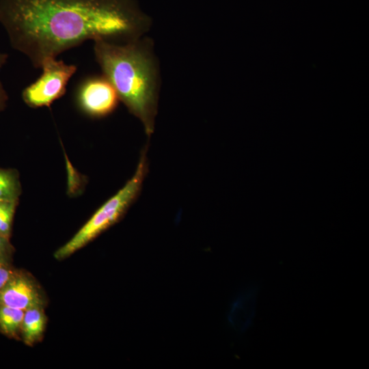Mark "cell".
Instances as JSON below:
<instances>
[{
	"mask_svg": "<svg viewBox=\"0 0 369 369\" xmlns=\"http://www.w3.org/2000/svg\"><path fill=\"white\" fill-rule=\"evenodd\" d=\"M0 23L12 48L39 68L44 59L90 39L136 40L152 19L137 0H0Z\"/></svg>",
	"mask_w": 369,
	"mask_h": 369,
	"instance_id": "1",
	"label": "cell"
},
{
	"mask_svg": "<svg viewBox=\"0 0 369 369\" xmlns=\"http://www.w3.org/2000/svg\"><path fill=\"white\" fill-rule=\"evenodd\" d=\"M94 50L102 74L150 137L154 131L161 87L153 40L145 36L125 44L96 40Z\"/></svg>",
	"mask_w": 369,
	"mask_h": 369,
	"instance_id": "2",
	"label": "cell"
},
{
	"mask_svg": "<svg viewBox=\"0 0 369 369\" xmlns=\"http://www.w3.org/2000/svg\"><path fill=\"white\" fill-rule=\"evenodd\" d=\"M147 152L148 145L141 150L132 177L96 211L70 241L55 251V258L61 260L70 256L116 223L124 215L138 197L148 172Z\"/></svg>",
	"mask_w": 369,
	"mask_h": 369,
	"instance_id": "3",
	"label": "cell"
},
{
	"mask_svg": "<svg viewBox=\"0 0 369 369\" xmlns=\"http://www.w3.org/2000/svg\"><path fill=\"white\" fill-rule=\"evenodd\" d=\"M40 68L42 74L22 92L24 102L34 108L49 107L62 97L70 79L77 70L76 66L66 64L56 57L44 59Z\"/></svg>",
	"mask_w": 369,
	"mask_h": 369,
	"instance_id": "4",
	"label": "cell"
},
{
	"mask_svg": "<svg viewBox=\"0 0 369 369\" xmlns=\"http://www.w3.org/2000/svg\"><path fill=\"white\" fill-rule=\"evenodd\" d=\"M76 97L80 109L93 118L109 115L120 101L114 87L103 74L83 80L77 90Z\"/></svg>",
	"mask_w": 369,
	"mask_h": 369,
	"instance_id": "5",
	"label": "cell"
},
{
	"mask_svg": "<svg viewBox=\"0 0 369 369\" xmlns=\"http://www.w3.org/2000/svg\"><path fill=\"white\" fill-rule=\"evenodd\" d=\"M0 305L27 310L42 307L43 300L35 284L27 277L18 274L0 290Z\"/></svg>",
	"mask_w": 369,
	"mask_h": 369,
	"instance_id": "6",
	"label": "cell"
},
{
	"mask_svg": "<svg viewBox=\"0 0 369 369\" xmlns=\"http://www.w3.org/2000/svg\"><path fill=\"white\" fill-rule=\"evenodd\" d=\"M256 289L249 288L241 295L232 305L229 320L239 331H245L255 316Z\"/></svg>",
	"mask_w": 369,
	"mask_h": 369,
	"instance_id": "7",
	"label": "cell"
},
{
	"mask_svg": "<svg viewBox=\"0 0 369 369\" xmlns=\"http://www.w3.org/2000/svg\"><path fill=\"white\" fill-rule=\"evenodd\" d=\"M46 316L42 307H34L25 311L20 331L25 343L33 345L43 334Z\"/></svg>",
	"mask_w": 369,
	"mask_h": 369,
	"instance_id": "8",
	"label": "cell"
},
{
	"mask_svg": "<svg viewBox=\"0 0 369 369\" xmlns=\"http://www.w3.org/2000/svg\"><path fill=\"white\" fill-rule=\"evenodd\" d=\"M25 311L0 305V330L7 336L14 337L21 329Z\"/></svg>",
	"mask_w": 369,
	"mask_h": 369,
	"instance_id": "9",
	"label": "cell"
},
{
	"mask_svg": "<svg viewBox=\"0 0 369 369\" xmlns=\"http://www.w3.org/2000/svg\"><path fill=\"white\" fill-rule=\"evenodd\" d=\"M20 191L18 174L0 168V201H18Z\"/></svg>",
	"mask_w": 369,
	"mask_h": 369,
	"instance_id": "10",
	"label": "cell"
},
{
	"mask_svg": "<svg viewBox=\"0 0 369 369\" xmlns=\"http://www.w3.org/2000/svg\"><path fill=\"white\" fill-rule=\"evenodd\" d=\"M18 201L0 202V235L9 238Z\"/></svg>",
	"mask_w": 369,
	"mask_h": 369,
	"instance_id": "11",
	"label": "cell"
},
{
	"mask_svg": "<svg viewBox=\"0 0 369 369\" xmlns=\"http://www.w3.org/2000/svg\"><path fill=\"white\" fill-rule=\"evenodd\" d=\"M13 271L0 262V290L2 289L15 275Z\"/></svg>",
	"mask_w": 369,
	"mask_h": 369,
	"instance_id": "12",
	"label": "cell"
},
{
	"mask_svg": "<svg viewBox=\"0 0 369 369\" xmlns=\"http://www.w3.org/2000/svg\"><path fill=\"white\" fill-rule=\"evenodd\" d=\"M10 248L8 238L0 235V262H3L10 252Z\"/></svg>",
	"mask_w": 369,
	"mask_h": 369,
	"instance_id": "13",
	"label": "cell"
},
{
	"mask_svg": "<svg viewBox=\"0 0 369 369\" xmlns=\"http://www.w3.org/2000/svg\"><path fill=\"white\" fill-rule=\"evenodd\" d=\"M7 100L8 94L3 88L2 83L0 81V111L5 108Z\"/></svg>",
	"mask_w": 369,
	"mask_h": 369,
	"instance_id": "14",
	"label": "cell"
},
{
	"mask_svg": "<svg viewBox=\"0 0 369 369\" xmlns=\"http://www.w3.org/2000/svg\"><path fill=\"white\" fill-rule=\"evenodd\" d=\"M8 55L5 53H0V68H1L7 62Z\"/></svg>",
	"mask_w": 369,
	"mask_h": 369,
	"instance_id": "15",
	"label": "cell"
},
{
	"mask_svg": "<svg viewBox=\"0 0 369 369\" xmlns=\"http://www.w3.org/2000/svg\"><path fill=\"white\" fill-rule=\"evenodd\" d=\"M0 202H1V201H0Z\"/></svg>",
	"mask_w": 369,
	"mask_h": 369,
	"instance_id": "16",
	"label": "cell"
}]
</instances>
